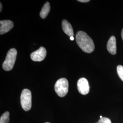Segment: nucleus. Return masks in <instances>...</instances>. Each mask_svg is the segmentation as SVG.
I'll use <instances>...</instances> for the list:
<instances>
[{
    "label": "nucleus",
    "mask_w": 123,
    "mask_h": 123,
    "mask_svg": "<svg viewBox=\"0 0 123 123\" xmlns=\"http://www.w3.org/2000/svg\"><path fill=\"white\" fill-rule=\"evenodd\" d=\"M0 12H1V11H2V4H1V3H0Z\"/></svg>",
    "instance_id": "15"
},
{
    "label": "nucleus",
    "mask_w": 123,
    "mask_h": 123,
    "mask_svg": "<svg viewBox=\"0 0 123 123\" xmlns=\"http://www.w3.org/2000/svg\"><path fill=\"white\" fill-rule=\"evenodd\" d=\"M107 48L109 52L111 54L114 55L116 53V41L115 37L113 36H111L109 40L107 45Z\"/></svg>",
    "instance_id": "9"
},
{
    "label": "nucleus",
    "mask_w": 123,
    "mask_h": 123,
    "mask_svg": "<svg viewBox=\"0 0 123 123\" xmlns=\"http://www.w3.org/2000/svg\"><path fill=\"white\" fill-rule=\"evenodd\" d=\"M54 89L59 97H64L68 91V80L65 78L58 79L55 84Z\"/></svg>",
    "instance_id": "3"
},
{
    "label": "nucleus",
    "mask_w": 123,
    "mask_h": 123,
    "mask_svg": "<svg viewBox=\"0 0 123 123\" xmlns=\"http://www.w3.org/2000/svg\"><path fill=\"white\" fill-rule=\"evenodd\" d=\"M103 118V117H102V116H100V118Z\"/></svg>",
    "instance_id": "18"
},
{
    "label": "nucleus",
    "mask_w": 123,
    "mask_h": 123,
    "mask_svg": "<svg viewBox=\"0 0 123 123\" xmlns=\"http://www.w3.org/2000/svg\"><path fill=\"white\" fill-rule=\"evenodd\" d=\"M49 123V122H46V123Z\"/></svg>",
    "instance_id": "19"
},
{
    "label": "nucleus",
    "mask_w": 123,
    "mask_h": 123,
    "mask_svg": "<svg viewBox=\"0 0 123 123\" xmlns=\"http://www.w3.org/2000/svg\"><path fill=\"white\" fill-rule=\"evenodd\" d=\"M46 55V49L44 47H41L38 50L31 53V58L33 61L41 62L44 60Z\"/></svg>",
    "instance_id": "5"
},
{
    "label": "nucleus",
    "mask_w": 123,
    "mask_h": 123,
    "mask_svg": "<svg viewBox=\"0 0 123 123\" xmlns=\"http://www.w3.org/2000/svg\"><path fill=\"white\" fill-rule=\"evenodd\" d=\"M62 29L64 32L70 37H74V32L73 27L71 26L70 23L67 21L66 20H63L62 23Z\"/></svg>",
    "instance_id": "8"
},
{
    "label": "nucleus",
    "mask_w": 123,
    "mask_h": 123,
    "mask_svg": "<svg viewBox=\"0 0 123 123\" xmlns=\"http://www.w3.org/2000/svg\"><path fill=\"white\" fill-rule=\"evenodd\" d=\"M96 123H112L110 119L106 117H103L99 119V120Z\"/></svg>",
    "instance_id": "13"
},
{
    "label": "nucleus",
    "mask_w": 123,
    "mask_h": 123,
    "mask_svg": "<svg viewBox=\"0 0 123 123\" xmlns=\"http://www.w3.org/2000/svg\"><path fill=\"white\" fill-rule=\"evenodd\" d=\"M21 104L22 109L26 111H29L31 107V93L30 90L24 89L21 95Z\"/></svg>",
    "instance_id": "4"
},
{
    "label": "nucleus",
    "mask_w": 123,
    "mask_h": 123,
    "mask_svg": "<svg viewBox=\"0 0 123 123\" xmlns=\"http://www.w3.org/2000/svg\"><path fill=\"white\" fill-rule=\"evenodd\" d=\"M121 37H122V39L123 40V29L122 30V31H121Z\"/></svg>",
    "instance_id": "17"
},
{
    "label": "nucleus",
    "mask_w": 123,
    "mask_h": 123,
    "mask_svg": "<svg viewBox=\"0 0 123 123\" xmlns=\"http://www.w3.org/2000/svg\"><path fill=\"white\" fill-rule=\"evenodd\" d=\"M50 11V5L49 2H47L45 3L43 6L41 10V11L40 13V17L43 19L45 18L48 15Z\"/></svg>",
    "instance_id": "10"
},
{
    "label": "nucleus",
    "mask_w": 123,
    "mask_h": 123,
    "mask_svg": "<svg viewBox=\"0 0 123 123\" xmlns=\"http://www.w3.org/2000/svg\"><path fill=\"white\" fill-rule=\"evenodd\" d=\"M76 41L79 48L84 52L91 53L94 51L95 46L92 40L83 31H79L77 32Z\"/></svg>",
    "instance_id": "1"
},
{
    "label": "nucleus",
    "mask_w": 123,
    "mask_h": 123,
    "mask_svg": "<svg viewBox=\"0 0 123 123\" xmlns=\"http://www.w3.org/2000/svg\"><path fill=\"white\" fill-rule=\"evenodd\" d=\"M70 39L71 40V41H73L74 40V37H70Z\"/></svg>",
    "instance_id": "16"
},
{
    "label": "nucleus",
    "mask_w": 123,
    "mask_h": 123,
    "mask_svg": "<svg viewBox=\"0 0 123 123\" xmlns=\"http://www.w3.org/2000/svg\"><path fill=\"white\" fill-rule=\"evenodd\" d=\"M78 1L79 2H89L90 0H79Z\"/></svg>",
    "instance_id": "14"
},
{
    "label": "nucleus",
    "mask_w": 123,
    "mask_h": 123,
    "mask_svg": "<svg viewBox=\"0 0 123 123\" xmlns=\"http://www.w3.org/2000/svg\"><path fill=\"white\" fill-rule=\"evenodd\" d=\"M78 91L83 95L87 94L89 92V86L87 79L82 78L78 80L77 83Z\"/></svg>",
    "instance_id": "6"
},
{
    "label": "nucleus",
    "mask_w": 123,
    "mask_h": 123,
    "mask_svg": "<svg viewBox=\"0 0 123 123\" xmlns=\"http://www.w3.org/2000/svg\"><path fill=\"white\" fill-rule=\"evenodd\" d=\"M17 55V51L15 49L9 50L7 53L5 60L3 63L2 67L5 71L11 70L13 68Z\"/></svg>",
    "instance_id": "2"
},
{
    "label": "nucleus",
    "mask_w": 123,
    "mask_h": 123,
    "mask_svg": "<svg viewBox=\"0 0 123 123\" xmlns=\"http://www.w3.org/2000/svg\"><path fill=\"white\" fill-rule=\"evenodd\" d=\"M13 22L10 20H3L0 21V34L2 35L13 28Z\"/></svg>",
    "instance_id": "7"
},
{
    "label": "nucleus",
    "mask_w": 123,
    "mask_h": 123,
    "mask_svg": "<svg viewBox=\"0 0 123 123\" xmlns=\"http://www.w3.org/2000/svg\"><path fill=\"white\" fill-rule=\"evenodd\" d=\"M10 113L9 112H5L2 114L0 118V123H8L10 119H9Z\"/></svg>",
    "instance_id": "11"
},
{
    "label": "nucleus",
    "mask_w": 123,
    "mask_h": 123,
    "mask_svg": "<svg viewBox=\"0 0 123 123\" xmlns=\"http://www.w3.org/2000/svg\"><path fill=\"white\" fill-rule=\"evenodd\" d=\"M117 72L119 77L123 81V66L118 65L117 67Z\"/></svg>",
    "instance_id": "12"
}]
</instances>
